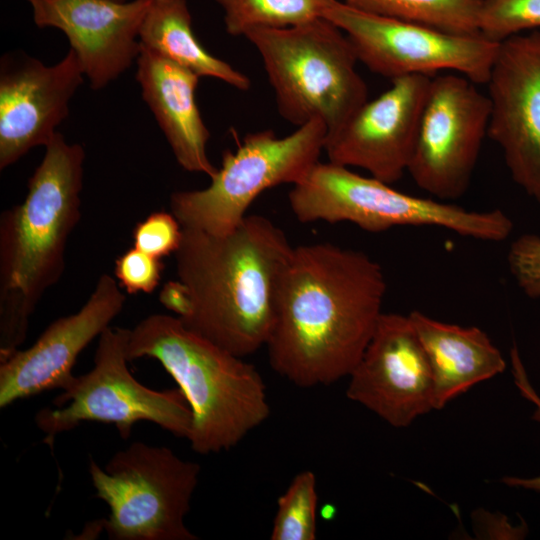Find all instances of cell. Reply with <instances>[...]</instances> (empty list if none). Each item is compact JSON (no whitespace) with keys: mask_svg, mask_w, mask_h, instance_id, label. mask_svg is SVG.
I'll return each mask as SVG.
<instances>
[{"mask_svg":"<svg viewBox=\"0 0 540 540\" xmlns=\"http://www.w3.org/2000/svg\"><path fill=\"white\" fill-rule=\"evenodd\" d=\"M128 361L156 359L192 411L188 440L202 455L228 451L270 416L256 367L189 330L176 316L152 314L129 329Z\"/></svg>","mask_w":540,"mask_h":540,"instance_id":"obj_4","label":"cell"},{"mask_svg":"<svg viewBox=\"0 0 540 540\" xmlns=\"http://www.w3.org/2000/svg\"><path fill=\"white\" fill-rule=\"evenodd\" d=\"M200 466L170 448L135 441L101 468L92 458L95 496L109 508L101 527L112 540H196L185 525Z\"/></svg>","mask_w":540,"mask_h":540,"instance_id":"obj_8","label":"cell"},{"mask_svg":"<svg viewBox=\"0 0 540 540\" xmlns=\"http://www.w3.org/2000/svg\"><path fill=\"white\" fill-rule=\"evenodd\" d=\"M143 47L192 71L246 91L249 78L227 62L213 56L198 41L186 0H151L139 35Z\"/></svg>","mask_w":540,"mask_h":540,"instance_id":"obj_20","label":"cell"},{"mask_svg":"<svg viewBox=\"0 0 540 540\" xmlns=\"http://www.w3.org/2000/svg\"><path fill=\"white\" fill-rule=\"evenodd\" d=\"M129 329L107 327L99 336L93 368L74 376L52 401L35 414L36 426L53 439L83 422L113 424L127 440L139 421L157 424L169 433L188 438L192 411L178 389H150L130 373L126 356Z\"/></svg>","mask_w":540,"mask_h":540,"instance_id":"obj_9","label":"cell"},{"mask_svg":"<svg viewBox=\"0 0 540 540\" xmlns=\"http://www.w3.org/2000/svg\"><path fill=\"white\" fill-rule=\"evenodd\" d=\"M382 267L362 251L323 242L293 247L265 347L272 369L294 385L349 376L383 313Z\"/></svg>","mask_w":540,"mask_h":540,"instance_id":"obj_1","label":"cell"},{"mask_svg":"<svg viewBox=\"0 0 540 540\" xmlns=\"http://www.w3.org/2000/svg\"><path fill=\"white\" fill-rule=\"evenodd\" d=\"M408 316L431 367L434 409L505 370L500 350L480 328L445 323L417 310Z\"/></svg>","mask_w":540,"mask_h":540,"instance_id":"obj_19","label":"cell"},{"mask_svg":"<svg viewBox=\"0 0 540 540\" xmlns=\"http://www.w3.org/2000/svg\"><path fill=\"white\" fill-rule=\"evenodd\" d=\"M349 377L347 397L393 427L434 409L431 367L408 315L381 314Z\"/></svg>","mask_w":540,"mask_h":540,"instance_id":"obj_14","label":"cell"},{"mask_svg":"<svg viewBox=\"0 0 540 540\" xmlns=\"http://www.w3.org/2000/svg\"><path fill=\"white\" fill-rule=\"evenodd\" d=\"M226 31L244 36L257 28H286L323 17L332 0H215Z\"/></svg>","mask_w":540,"mask_h":540,"instance_id":"obj_22","label":"cell"},{"mask_svg":"<svg viewBox=\"0 0 540 540\" xmlns=\"http://www.w3.org/2000/svg\"><path fill=\"white\" fill-rule=\"evenodd\" d=\"M85 78L69 49L54 65L25 53L6 54L0 65V169L37 146H46L68 117L69 104Z\"/></svg>","mask_w":540,"mask_h":540,"instance_id":"obj_15","label":"cell"},{"mask_svg":"<svg viewBox=\"0 0 540 540\" xmlns=\"http://www.w3.org/2000/svg\"><path fill=\"white\" fill-rule=\"evenodd\" d=\"M318 495L312 471L298 473L278 498L272 540H314L317 533Z\"/></svg>","mask_w":540,"mask_h":540,"instance_id":"obj_23","label":"cell"},{"mask_svg":"<svg viewBox=\"0 0 540 540\" xmlns=\"http://www.w3.org/2000/svg\"><path fill=\"white\" fill-rule=\"evenodd\" d=\"M358 10L457 34H479L482 0H342ZM481 34V33H480Z\"/></svg>","mask_w":540,"mask_h":540,"instance_id":"obj_21","label":"cell"},{"mask_svg":"<svg viewBox=\"0 0 540 540\" xmlns=\"http://www.w3.org/2000/svg\"><path fill=\"white\" fill-rule=\"evenodd\" d=\"M490 109L488 95L469 78L454 72L431 78L407 170L418 187L443 201L467 191L488 136Z\"/></svg>","mask_w":540,"mask_h":540,"instance_id":"obj_11","label":"cell"},{"mask_svg":"<svg viewBox=\"0 0 540 540\" xmlns=\"http://www.w3.org/2000/svg\"><path fill=\"white\" fill-rule=\"evenodd\" d=\"M323 17L347 35L359 62L390 80L451 71L485 85L499 45L480 33H451L370 14L339 0L330 2Z\"/></svg>","mask_w":540,"mask_h":540,"instance_id":"obj_10","label":"cell"},{"mask_svg":"<svg viewBox=\"0 0 540 540\" xmlns=\"http://www.w3.org/2000/svg\"><path fill=\"white\" fill-rule=\"evenodd\" d=\"M159 300L166 309L176 313L179 318H185L190 313L189 292L179 280L166 282L159 293Z\"/></svg>","mask_w":540,"mask_h":540,"instance_id":"obj_29","label":"cell"},{"mask_svg":"<svg viewBox=\"0 0 540 540\" xmlns=\"http://www.w3.org/2000/svg\"><path fill=\"white\" fill-rule=\"evenodd\" d=\"M126 297L116 279L102 274L85 304L74 314L53 321L29 348L0 362V408L51 389H64L73 379L81 351L109 327Z\"/></svg>","mask_w":540,"mask_h":540,"instance_id":"obj_16","label":"cell"},{"mask_svg":"<svg viewBox=\"0 0 540 540\" xmlns=\"http://www.w3.org/2000/svg\"><path fill=\"white\" fill-rule=\"evenodd\" d=\"M390 185L349 167L318 161L293 185L288 200L301 223L350 222L368 232L434 226L487 242L504 241L513 231L512 220L500 209L468 210L443 200L409 195Z\"/></svg>","mask_w":540,"mask_h":540,"instance_id":"obj_6","label":"cell"},{"mask_svg":"<svg viewBox=\"0 0 540 540\" xmlns=\"http://www.w3.org/2000/svg\"><path fill=\"white\" fill-rule=\"evenodd\" d=\"M118 1H127V0H118Z\"/></svg>","mask_w":540,"mask_h":540,"instance_id":"obj_30","label":"cell"},{"mask_svg":"<svg viewBox=\"0 0 540 540\" xmlns=\"http://www.w3.org/2000/svg\"><path fill=\"white\" fill-rule=\"evenodd\" d=\"M132 236L134 247L162 259L176 253L182 241L183 228L172 213L156 211L136 224Z\"/></svg>","mask_w":540,"mask_h":540,"instance_id":"obj_25","label":"cell"},{"mask_svg":"<svg viewBox=\"0 0 540 540\" xmlns=\"http://www.w3.org/2000/svg\"><path fill=\"white\" fill-rule=\"evenodd\" d=\"M292 251L285 232L262 215H247L223 235L183 228L176 270L191 310L178 318L239 357L257 352L269 338Z\"/></svg>","mask_w":540,"mask_h":540,"instance_id":"obj_2","label":"cell"},{"mask_svg":"<svg viewBox=\"0 0 540 540\" xmlns=\"http://www.w3.org/2000/svg\"><path fill=\"white\" fill-rule=\"evenodd\" d=\"M431 78L392 79L390 88L326 135L329 162L361 168L388 184L401 179L413 156Z\"/></svg>","mask_w":540,"mask_h":540,"instance_id":"obj_13","label":"cell"},{"mask_svg":"<svg viewBox=\"0 0 540 540\" xmlns=\"http://www.w3.org/2000/svg\"><path fill=\"white\" fill-rule=\"evenodd\" d=\"M136 80L178 164L210 178L217 168L207 154L210 132L196 102L200 77L141 45Z\"/></svg>","mask_w":540,"mask_h":540,"instance_id":"obj_18","label":"cell"},{"mask_svg":"<svg viewBox=\"0 0 540 540\" xmlns=\"http://www.w3.org/2000/svg\"><path fill=\"white\" fill-rule=\"evenodd\" d=\"M85 149L57 132L28 180L24 201L0 218V362L24 342L29 319L61 278L80 219Z\"/></svg>","mask_w":540,"mask_h":540,"instance_id":"obj_3","label":"cell"},{"mask_svg":"<svg viewBox=\"0 0 540 540\" xmlns=\"http://www.w3.org/2000/svg\"><path fill=\"white\" fill-rule=\"evenodd\" d=\"M507 264L522 292L540 298V236L526 233L517 237L509 247Z\"/></svg>","mask_w":540,"mask_h":540,"instance_id":"obj_27","label":"cell"},{"mask_svg":"<svg viewBox=\"0 0 540 540\" xmlns=\"http://www.w3.org/2000/svg\"><path fill=\"white\" fill-rule=\"evenodd\" d=\"M244 37L260 54L277 109L288 122L299 127L318 119L329 134L368 100L353 45L330 20L257 28Z\"/></svg>","mask_w":540,"mask_h":540,"instance_id":"obj_5","label":"cell"},{"mask_svg":"<svg viewBox=\"0 0 540 540\" xmlns=\"http://www.w3.org/2000/svg\"><path fill=\"white\" fill-rule=\"evenodd\" d=\"M326 135L327 127L318 119L285 137L272 130L249 133L235 152H224L206 188L172 193L171 213L182 228L214 235L231 232L263 191L294 185L306 176L319 161Z\"/></svg>","mask_w":540,"mask_h":540,"instance_id":"obj_7","label":"cell"},{"mask_svg":"<svg viewBox=\"0 0 540 540\" xmlns=\"http://www.w3.org/2000/svg\"><path fill=\"white\" fill-rule=\"evenodd\" d=\"M35 25L62 31L90 87L100 90L138 58L151 0H27Z\"/></svg>","mask_w":540,"mask_h":540,"instance_id":"obj_17","label":"cell"},{"mask_svg":"<svg viewBox=\"0 0 540 540\" xmlns=\"http://www.w3.org/2000/svg\"><path fill=\"white\" fill-rule=\"evenodd\" d=\"M510 357L515 384L518 387L522 396L536 406L533 414V419L540 422V397L529 382L526 370L521 361V357L516 345L511 348ZM502 482L510 487H518L540 492V476L534 478H519L508 476L504 477L502 479Z\"/></svg>","mask_w":540,"mask_h":540,"instance_id":"obj_28","label":"cell"},{"mask_svg":"<svg viewBox=\"0 0 540 540\" xmlns=\"http://www.w3.org/2000/svg\"><path fill=\"white\" fill-rule=\"evenodd\" d=\"M485 85L488 137L501 149L513 181L540 204V31L499 42Z\"/></svg>","mask_w":540,"mask_h":540,"instance_id":"obj_12","label":"cell"},{"mask_svg":"<svg viewBox=\"0 0 540 540\" xmlns=\"http://www.w3.org/2000/svg\"><path fill=\"white\" fill-rule=\"evenodd\" d=\"M479 30L498 43L526 31H540V0H482Z\"/></svg>","mask_w":540,"mask_h":540,"instance_id":"obj_24","label":"cell"},{"mask_svg":"<svg viewBox=\"0 0 540 540\" xmlns=\"http://www.w3.org/2000/svg\"><path fill=\"white\" fill-rule=\"evenodd\" d=\"M163 269L162 259L133 247L116 259L114 273L127 293H151L158 286Z\"/></svg>","mask_w":540,"mask_h":540,"instance_id":"obj_26","label":"cell"}]
</instances>
